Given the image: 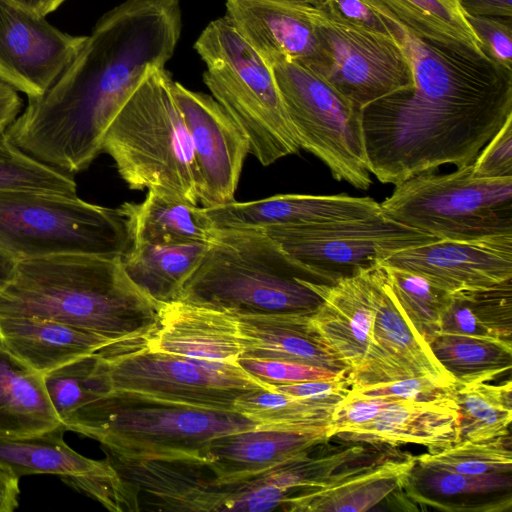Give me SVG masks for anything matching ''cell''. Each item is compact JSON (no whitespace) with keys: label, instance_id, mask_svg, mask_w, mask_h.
<instances>
[{"label":"cell","instance_id":"cell-50","mask_svg":"<svg viewBox=\"0 0 512 512\" xmlns=\"http://www.w3.org/2000/svg\"><path fill=\"white\" fill-rule=\"evenodd\" d=\"M22 100L16 90L0 82V132L6 131L19 115Z\"/></svg>","mask_w":512,"mask_h":512},{"label":"cell","instance_id":"cell-44","mask_svg":"<svg viewBox=\"0 0 512 512\" xmlns=\"http://www.w3.org/2000/svg\"><path fill=\"white\" fill-rule=\"evenodd\" d=\"M224 500L220 511H271L281 506L288 492L251 477L239 483L223 484Z\"/></svg>","mask_w":512,"mask_h":512},{"label":"cell","instance_id":"cell-41","mask_svg":"<svg viewBox=\"0 0 512 512\" xmlns=\"http://www.w3.org/2000/svg\"><path fill=\"white\" fill-rule=\"evenodd\" d=\"M27 190L77 196L71 174L51 167L26 154L0 132V191Z\"/></svg>","mask_w":512,"mask_h":512},{"label":"cell","instance_id":"cell-18","mask_svg":"<svg viewBox=\"0 0 512 512\" xmlns=\"http://www.w3.org/2000/svg\"><path fill=\"white\" fill-rule=\"evenodd\" d=\"M172 94L183 115L201 178L199 202L212 208L235 201L249 142L228 112L211 96L173 80Z\"/></svg>","mask_w":512,"mask_h":512},{"label":"cell","instance_id":"cell-51","mask_svg":"<svg viewBox=\"0 0 512 512\" xmlns=\"http://www.w3.org/2000/svg\"><path fill=\"white\" fill-rule=\"evenodd\" d=\"M19 478L0 466V512H12L18 507Z\"/></svg>","mask_w":512,"mask_h":512},{"label":"cell","instance_id":"cell-27","mask_svg":"<svg viewBox=\"0 0 512 512\" xmlns=\"http://www.w3.org/2000/svg\"><path fill=\"white\" fill-rule=\"evenodd\" d=\"M118 343L51 320L0 316V344L41 374Z\"/></svg>","mask_w":512,"mask_h":512},{"label":"cell","instance_id":"cell-29","mask_svg":"<svg viewBox=\"0 0 512 512\" xmlns=\"http://www.w3.org/2000/svg\"><path fill=\"white\" fill-rule=\"evenodd\" d=\"M119 476L137 491L153 495L168 510L220 511L221 485L192 462L125 461L107 455ZM206 466V465H205Z\"/></svg>","mask_w":512,"mask_h":512},{"label":"cell","instance_id":"cell-49","mask_svg":"<svg viewBox=\"0 0 512 512\" xmlns=\"http://www.w3.org/2000/svg\"><path fill=\"white\" fill-rule=\"evenodd\" d=\"M458 3L465 16L511 21L512 0H458Z\"/></svg>","mask_w":512,"mask_h":512},{"label":"cell","instance_id":"cell-16","mask_svg":"<svg viewBox=\"0 0 512 512\" xmlns=\"http://www.w3.org/2000/svg\"><path fill=\"white\" fill-rule=\"evenodd\" d=\"M65 431L61 425L36 435L0 439V466L19 479L34 474L57 475L110 511H137V492L108 458L93 460L79 454L65 442Z\"/></svg>","mask_w":512,"mask_h":512},{"label":"cell","instance_id":"cell-13","mask_svg":"<svg viewBox=\"0 0 512 512\" xmlns=\"http://www.w3.org/2000/svg\"><path fill=\"white\" fill-rule=\"evenodd\" d=\"M306 10L327 61L321 76L350 101L364 108L413 86L410 62L393 35L354 25L323 5L307 3Z\"/></svg>","mask_w":512,"mask_h":512},{"label":"cell","instance_id":"cell-5","mask_svg":"<svg viewBox=\"0 0 512 512\" xmlns=\"http://www.w3.org/2000/svg\"><path fill=\"white\" fill-rule=\"evenodd\" d=\"M63 425L98 441L106 455L120 460L203 465L213 439L257 428L254 420L236 411L193 408L116 392L79 408Z\"/></svg>","mask_w":512,"mask_h":512},{"label":"cell","instance_id":"cell-48","mask_svg":"<svg viewBox=\"0 0 512 512\" xmlns=\"http://www.w3.org/2000/svg\"><path fill=\"white\" fill-rule=\"evenodd\" d=\"M352 384L347 375L326 380H312L291 384H273L272 389L287 395L304 398L345 397Z\"/></svg>","mask_w":512,"mask_h":512},{"label":"cell","instance_id":"cell-54","mask_svg":"<svg viewBox=\"0 0 512 512\" xmlns=\"http://www.w3.org/2000/svg\"><path fill=\"white\" fill-rule=\"evenodd\" d=\"M293 1H300V2L312 4L315 6H321V5H324L327 0H293Z\"/></svg>","mask_w":512,"mask_h":512},{"label":"cell","instance_id":"cell-3","mask_svg":"<svg viewBox=\"0 0 512 512\" xmlns=\"http://www.w3.org/2000/svg\"><path fill=\"white\" fill-rule=\"evenodd\" d=\"M161 306L129 279L120 255L21 259L0 292L1 317L51 320L135 345H146Z\"/></svg>","mask_w":512,"mask_h":512},{"label":"cell","instance_id":"cell-25","mask_svg":"<svg viewBox=\"0 0 512 512\" xmlns=\"http://www.w3.org/2000/svg\"><path fill=\"white\" fill-rule=\"evenodd\" d=\"M416 456L346 466L323 485L289 495L282 509L296 512H363L402 489Z\"/></svg>","mask_w":512,"mask_h":512},{"label":"cell","instance_id":"cell-1","mask_svg":"<svg viewBox=\"0 0 512 512\" xmlns=\"http://www.w3.org/2000/svg\"><path fill=\"white\" fill-rule=\"evenodd\" d=\"M379 14L410 62L413 86L362 109L370 173L396 185L445 164L473 163L512 116V70Z\"/></svg>","mask_w":512,"mask_h":512},{"label":"cell","instance_id":"cell-45","mask_svg":"<svg viewBox=\"0 0 512 512\" xmlns=\"http://www.w3.org/2000/svg\"><path fill=\"white\" fill-rule=\"evenodd\" d=\"M452 387L441 386L428 378H406L388 383L353 386L349 391L362 396L392 400L443 402L453 400Z\"/></svg>","mask_w":512,"mask_h":512},{"label":"cell","instance_id":"cell-34","mask_svg":"<svg viewBox=\"0 0 512 512\" xmlns=\"http://www.w3.org/2000/svg\"><path fill=\"white\" fill-rule=\"evenodd\" d=\"M364 1L377 12L397 20L422 39L456 48L471 49L487 56L466 20L458 0Z\"/></svg>","mask_w":512,"mask_h":512},{"label":"cell","instance_id":"cell-37","mask_svg":"<svg viewBox=\"0 0 512 512\" xmlns=\"http://www.w3.org/2000/svg\"><path fill=\"white\" fill-rule=\"evenodd\" d=\"M451 397L459 414V441H482L510 433L512 383L454 384Z\"/></svg>","mask_w":512,"mask_h":512},{"label":"cell","instance_id":"cell-38","mask_svg":"<svg viewBox=\"0 0 512 512\" xmlns=\"http://www.w3.org/2000/svg\"><path fill=\"white\" fill-rule=\"evenodd\" d=\"M42 375L47 395L62 423L79 408L111 392L100 352L81 357Z\"/></svg>","mask_w":512,"mask_h":512},{"label":"cell","instance_id":"cell-23","mask_svg":"<svg viewBox=\"0 0 512 512\" xmlns=\"http://www.w3.org/2000/svg\"><path fill=\"white\" fill-rule=\"evenodd\" d=\"M146 347L153 351L237 363L243 344L234 314L181 301L163 304Z\"/></svg>","mask_w":512,"mask_h":512},{"label":"cell","instance_id":"cell-33","mask_svg":"<svg viewBox=\"0 0 512 512\" xmlns=\"http://www.w3.org/2000/svg\"><path fill=\"white\" fill-rule=\"evenodd\" d=\"M439 333L512 342V279L451 293Z\"/></svg>","mask_w":512,"mask_h":512},{"label":"cell","instance_id":"cell-26","mask_svg":"<svg viewBox=\"0 0 512 512\" xmlns=\"http://www.w3.org/2000/svg\"><path fill=\"white\" fill-rule=\"evenodd\" d=\"M234 315L243 344L241 358L283 360L350 371L313 326L310 313Z\"/></svg>","mask_w":512,"mask_h":512},{"label":"cell","instance_id":"cell-12","mask_svg":"<svg viewBox=\"0 0 512 512\" xmlns=\"http://www.w3.org/2000/svg\"><path fill=\"white\" fill-rule=\"evenodd\" d=\"M298 264L327 283L380 265L396 252L438 240L383 213L264 230Z\"/></svg>","mask_w":512,"mask_h":512},{"label":"cell","instance_id":"cell-53","mask_svg":"<svg viewBox=\"0 0 512 512\" xmlns=\"http://www.w3.org/2000/svg\"><path fill=\"white\" fill-rule=\"evenodd\" d=\"M17 259L0 249V292L13 276Z\"/></svg>","mask_w":512,"mask_h":512},{"label":"cell","instance_id":"cell-21","mask_svg":"<svg viewBox=\"0 0 512 512\" xmlns=\"http://www.w3.org/2000/svg\"><path fill=\"white\" fill-rule=\"evenodd\" d=\"M215 228L268 230L361 219L383 213L371 197L282 194L204 208Z\"/></svg>","mask_w":512,"mask_h":512},{"label":"cell","instance_id":"cell-6","mask_svg":"<svg viewBox=\"0 0 512 512\" xmlns=\"http://www.w3.org/2000/svg\"><path fill=\"white\" fill-rule=\"evenodd\" d=\"M164 68L153 69L108 127L102 152L133 190H157L198 204L201 178L191 138Z\"/></svg>","mask_w":512,"mask_h":512},{"label":"cell","instance_id":"cell-10","mask_svg":"<svg viewBox=\"0 0 512 512\" xmlns=\"http://www.w3.org/2000/svg\"><path fill=\"white\" fill-rule=\"evenodd\" d=\"M271 67L300 148L319 158L336 180L368 190L363 108L302 64L284 59Z\"/></svg>","mask_w":512,"mask_h":512},{"label":"cell","instance_id":"cell-7","mask_svg":"<svg viewBox=\"0 0 512 512\" xmlns=\"http://www.w3.org/2000/svg\"><path fill=\"white\" fill-rule=\"evenodd\" d=\"M194 48L207 67L204 83L246 135L249 153L268 166L298 152L272 67L229 19L211 21Z\"/></svg>","mask_w":512,"mask_h":512},{"label":"cell","instance_id":"cell-22","mask_svg":"<svg viewBox=\"0 0 512 512\" xmlns=\"http://www.w3.org/2000/svg\"><path fill=\"white\" fill-rule=\"evenodd\" d=\"M367 271L332 283L305 281L322 299L310 313L311 323L349 373L365 365L371 347L374 306Z\"/></svg>","mask_w":512,"mask_h":512},{"label":"cell","instance_id":"cell-11","mask_svg":"<svg viewBox=\"0 0 512 512\" xmlns=\"http://www.w3.org/2000/svg\"><path fill=\"white\" fill-rule=\"evenodd\" d=\"M111 392L193 408L234 411L236 401L273 384L237 363L198 360L153 351L108 347L100 351Z\"/></svg>","mask_w":512,"mask_h":512},{"label":"cell","instance_id":"cell-52","mask_svg":"<svg viewBox=\"0 0 512 512\" xmlns=\"http://www.w3.org/2000/svg\"><path fill=\"white\" fill-rule=\"evenodd\" d=\"M21 6L41 15L55 11L65 0H12Z\"/></svg>","mask_w":512,"mask_h":512},{"label":"cell","instance_id":"cell-8","mask_svg":"<svg viewBox=\"0 0 512 512\" xmlns=\"http://www.w3.org/2000/svg\"><path fill=\"white\" fill-rule=\"evenodd\" d=\"M131 245L120 208L77 196L0 191V249L17 260L60 254L122 256Z\"/></svg>","mask_w":512,"mask_h":512},{"label":"cell","instance_id":"cell-30","mask_svg":"<svg viewBox=\"0 0 512 512\" xmlns=\"http://www.w3.org/2000/svg\"><path fill=\"white\" fill-rule=\"evenodd\" d=\"M119 208L132 244H209L216 229L203 207L157 190H148L141 203L126 202Z\"/></svg>","mask_w":512,"mask_h":512},{"label":"cell","instance_id":"cell-43","mask_svg":"<svg viewBox=\"0 0 512 512\" xmlns=\"http://www.w3.org/2000/svg\"><path fill=\"white\" fill-rule=\"evenodd\" d=\"M237 362L253 376L271 384H291L312 380L335 379L348 374L345 371H334L283 360L240 358Z\"/></svg>","mask_w":512,"mask_h":512},{"label":"cell","instance_id":"cell-4","mask_svg":"<svg viewBox=\"0 0 512 512\" xmlns=\"http://www.w3.org/2000/svg\"><path fill=\"white\" fill-rule=\"evenodd\" d=\"M306 280L324 282L266 231L216 228L176 301L232 314L311 313L322 299Z\"/></svg>","mask_w":512,"mask_h":512},{"label":"cell","instance_id":"cell-28","mask_svg":"<svg viewBox=\"0 0 512 512\" xmlns=\"http://www.w3.org/2000/svg\"><path fill=\"white\" fill-rule=\"evenodd\" d=\"M403 488L418 505L449 512H503L512 506L511 473L467 475L415 460Z\"/></svg>","mask_w":512,"mask_h":512},{"label":"cell","instance_id":"cell-20","mask_svg":"<svg viewBox=\"0 0 512 512\" xmlns=\"http://www.w3.org/2000/svg\"><path fill=\"white\" fill-rule=\"evenodd\" d=\"M305 2L226 0V17L271 66L291 60L322 75L326 57Z\"/></svg>","mask_w":512,"mask_h":512},{"label":"cell","instance_id":"cell-35","mask_svg":"<svg viewBox=\"0 0 512 512\" xmlns=\"http://www.w3.org/2000/svg\"><path fill=\"white\" fill-rule=\"evenodd\" d=\"M344 397L304 398L273 389L241 396L234 411L254 420L257 428L302 433L326 432L334 408Z\"/></svg>","mask_w":512,"mask_h":512},{"label":"cell","instance_id":"cell-39","mask_svg":"<svg viewBox=\"0 0 512 512\" xmlns=\"http://www.w3.org/2000/svg\"><path fill=\"white\" fill-rule=\"evenodd\" d=\"M381 266L404 314L428 343L440 332L441 317L451 293L416 273Z\"/></svg>","mask_w":512,"mask_h":512},{"label":"cell","instance_id":"cell-17","mask_svg":"<svg viewBox=\"0 0 512 512\" xmlns=\"http://www.w3.org/2000/svg\"><path fill=\"white\" fill-rule=\"evenodd\" d=\"M74 36L12 0H0V82L28 99L41 96L81 49Z\"/></svg>","mask_w":512,"mask_h":512},{"label":"cell","instance_id":"cell-47","mask_svg":"<svg viewBox=\"0 0 512 512\" xmlns=\"http://www.w3.org/2000/svg\"><path fill=\"white\" fill-rule=\"evenodd\" d=\"M465 17L481 42L485 54L495 63L512 70L511 21L489 17Z\"/></svg>","mask_w":512,"mask_h":512},{"label":"cell","instance_id":"cell-36","mask_svg":"<svg viewBox=\"0 0 512 512\" xmlns=\"http://www.w3.org/2000/svg\"><path fill=\"white\" fill-rule=\"evenodd\" d=\"M428 344L459 385L485 383L512 367V342L438 333Z\"/></svg>","mask_w":512,"mask_h":512},{"label":"cell","instance_id":"cell-42","mask_svg":"<svg viewBox=\"0 0 512 512\" xmlns=\"http://www.w3.org/2000/svg\"><path fill=\"white\" fill-rule=\"evenodd\" d=\"M362 445L336 447L327 454L310 456V452L277 465L255 477L260 481L279 487L289 495L323 485L336 471L362 458Z\"/></svg>","mask_w":512,"mask_h":512},{"label":"cell","instance_id":"cell-32","mask_svg":"<svg viewBox=\"0 0 512 512\" xmlns=\"http://www.w3.org/2000/svg\"><path fill=\"white\" fill-rule=\"evenodd\" d=\"M209 244H132L121 256L129 279L159 304L176 301Z\"/></svg>","mask_w":512,"mask_h":512},{"label":"cell","instance_id":"cell-9","mask_svg":"<svg viewBox=\"0 0 512 512\" xmlns=\"http://www.w3.org/2000/svg\"><path fill=\"white\" fill-rule=\"evenodd\" d=\"M380 205L391 219L438 239L512 236V177L477 178L472 163L448 174L415 175Z\"/></svg>","mask_w":512,"mask_h":512},{"label":"cell","instance_id":"cell-2","mask_svg":"<svg viewBox=\"0 0 512 512\" xmlns=\"http://www.w3.org/2000/svg\"><path fill=\"white\" fill-rule=\"evenodd\" d=\"M178 0H126L105 13L54 83L6 129L31 157L68 174L87 169L144 78L164 68L181 33Z\"/></svg>","mask_w":512,"mask_h":512},{"label":"cell","instance_id":"cell-31","mask_svg":"<svg viewBox=\"0 0 512 512\" xmlns=\"http://www.w3.org/2000/svg\"><path fill=\"white\" fill-rule=\"evenodd\" d=\"M61 425L43 375L0 344V439L36 435Z\"/></svg>","mask_w":512,"mask_h":512},{"label":"cell","instance_id":"cell-46","mask_svg":"<svg viewBox=\"0 0 512 512\" xmlns=\"http://www.w3.org/2000/svg\"><path fill=\"white\" fill-rule=\"evenodd\" d=\"M472 174L482 179L512 177V116L479 152L472 163Z\"/></svg>","mask_w":512,"mask_h":512},{"label":"cell","instance_id":"cell-14","mask_svg":"<svg viewBox=\"0 0 512 512\" xmlns=\"http://www.w3.org/2000/svg\"><path fill=\"white\" fill-rule=\"evenodd\" d=\"M326 435L352 443L418 444L433 453L459 442V414L453 400L414 402L349 391L334 408Z\"/></svg>","mask_w":512,"mask_h":512},{"label":"cell","instance_id":"cell-15","mask_svg":"<svg viewBox=\"0 0 512 512\" xmlns=\"http://www.w3.org/2000/svg\"><path fill=\"white\" fill-rule=\"evenodd\" d=\"M374 306L371 347L365 365L347 376L353 386L428 378L449 387L456 381L440 364L396 300L381 265L367 271Z\"/></svg>","mask_w":512,"mask_h":512},{"label":"cell","instance_id":"cell-24","mask_svg":"<svg viewBox=\"0 0 512 512\" xmlns=\"http://www.w3.org/2000/svg\"><path fill=\"white\" fill-rule=\"evenodd\" d=\"M326 432L302 433L254 428L213 439L206 466L217 485L239 483L305 455L328 441Z\"/></svg>","mask_w":512,"mask_h":512},{"label":"cell","instance_id":"cell-19","mask_svg":"<svg viewBox=\"0 0 512 512\" xmlns=\"http://www.w3.org/2000/svg\"><path fill=\"white\" fill-rule=\"evenodd\" d=\"M381 265L416 273L449 293L491 287L512 279V236L438 239L396 252Z\"/></svg>","mask_w":512,"mask_h":512},{"label":"cell","instance_id":"cell-40","mask_svg":"<svg viewBox=\"0 0 512 512\" xmlns=\"http://www.w3.org/2000/svg\"><path fill=\"white\" fill-rule=\"evenodd\" d=\"M415 460L421 466L467 475L511 473V435L459 441L440 451L416 456Z\"/></svg>","mask_w":512,"mask_h":512}]
</instances>
